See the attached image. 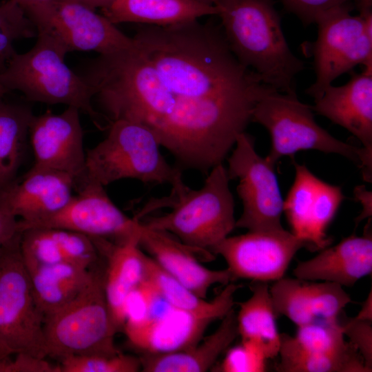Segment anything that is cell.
<instances>
[{
    "mask_svg": "<svg viewBox=\"0 0 372 372\" xmlns=\"http://www.w3.org/2000/svg\"><path fill=\"white\" fill-rule=\"evenodd\" d=\"M294 181L283 200V212L291 232L304 240L312 251L329 246L327 234L344 198L342 188L313 174L304 164L293 162Z\"/></svg>",
    "mask_w": 372,
    "mask_h": 372,
    "instance_id": "5bb4252c",
    "label": "cell"
},
{
    "mask_svg": "<svg viewBox=\"0 0 372 372\" xmlns=\"http://www.w3.org/2000/svg\"><path fill=\"white\" fill-rule=\"evenodd\" d=\"M74 187L70 175L33 165L0 192V209L21 223L34 222L65 205Z\"/></svg>",
    "mask_w": 372,
    "mask_h": 372,
    "instance_id": "2e32d148",
    "label": "cell"
},
{
    "mask_svg": "<svg viewBox=\"0 0 372 372\" xmlns=\"http://www.w3.org/2000/svg\"><path fill=\"white\" fill-rule=\"evenodd\" d=\"M217 316L171 307L161 315L123 331L130 344L142 355H158L183 351L194 346L203 338Z\"/></svg>",
    "mask_w": 372,
    "mask_h": 372,
    "instance_id": "d6986e66",
    "label": "cell"
},
{
    "mask_svg": "<svg viewBox=\"0 0 372 372\" xmlns=\"http://www.w3.org/2000/svg\"><path fill=\"white\" fill-rule=\"evenodd\" d=\"M95 267L65 262L26 269L37 305L44 318L65 306L87 286Z\"/></svg>",
    "mask_w": 372,
    "mask_h": 372,
    "instance_id": "484cf974",
    "label": "cell"
},
{
    "mask_svg": "<svg viewBox=\"0 0 372 372\" xmlns=\"http://www.w3.org/2000/svg\"><path fill=\"white\" fill-rule=\"evenodd\" d=\"M198 1L205 4L213 5V6H215V3L216 2V0H198Z\"/></svg>",
    "mask_w": 372,
    "mask_h": 372,
    "instance_id": "bcb514c9",
    "label": "cell"
},
{
    "mask_svg": "<svg viewBox=\"0 0 372 372\" xmlns=\"http://www.w3.org/2000/svg\"><path fill=\"white\" fill-rule=\"evenodd\" d=\"M294 338L304 350L318 354H331L347 349L342 327L338 320H318L298 327Z\"/></svg>",
    "mask_w": 372,
    "mask_h": 372,
    "instance_id": "4dcf8cb0",
    "label": "cell"
},
{
    "mask_svg": "<svg viewBox=\"0 0 372 372\" xmlns=\"http://www.w3.org/2000/svg\"><path fill=\"white\" fill-rule=\"evenodd\" d=\"M239 335L236 314L231 309L219 327L194 346L170 353L142 355L139 358L144 372H204L212 369L220 355Z\"/></svg>",
    "mask_w": 372,
    "mask_h": 372,
    "instance_id": "cb8c5ba5",
    "label": "cell"
},
{
    "mask_svg": "<svg viewBox=\"0 0 372 372\" xmlns=\"http://www.w3.org/2000/svg\"><path fill=\"white\" fill-rule=\"evenodd\" d=\"M307 244L285 229L227 236L211 253L221 256L234 280L276 282L284 277L296 254Z\"/></svg>",
    "mask_w": 372,
    "mask_h": 372,
    "instance_id": "4fadbf2b",
    "label": "cell"
},
{
    "mask_svg": "<svg viewBox=\"0 0 372 372\" xmlns=\"http://www.w3.org/2000/svg\"><path fill=\"white\" fill-rule=\"evenodd\" d=\"M19 5L21 6L22 8L34 4L45 3H49L56 0H14Z\"/></svg>",
    "mask_w": 372,
    "mask_h": 372,
    "instance_id": "7bdbcfd3",
    "label": "cell"
},
{
    "mask_svg": "<svg viewBox=\"0 0 372 372\" xmlns=\"http://www.w3.org/2000/svg\"><path fill=\"white\" fill-rule=\"evenodd\" d=\"M371 0L332 8L316 21L318 37L309 45L316 81L305 93L314 100L340 75L363 65L372 74Z\"/></svg>",
    "mask_w": 372,
    "mask_h": 372,
    "instance_id": "52a82bcc",
    "label": "cell"
},
{
    "mask_svg": "<svg viewBox=\"0 0 372 372\" xmlns=\"http://www.w3.org/2000/svg\"><path fill=\"white\" fill-rule=\"evenodd\" d=\"M19 233L0 255V358L27 354L47 358L44 317L32 289L19 249Z\"/></svg>",
    "mask_w": 372,
    "mask_h": 372,
    "instance_id": "9c48e42d",
    "label": "cell"
},
{
    "mask_svg": "<svg viewBox=\"0 0 372 372\" xmlns=\"http://www.w3.org/2000/svg\"><path fill=\"white\" fill-rule=\"evenodd\" d=\"M132 38L172 99L161 146L182 168L207 174L251 122L257 102L276 90L237 59L216 22L143 25Z\"/></svg>",
    "mask_w": 372,
    "mask_h": 372,
    "instance_id": "6da1fadb",
    "label": "cell"
},
{
    "mask_svg": "<svg viewBox=\"0 0 372 372\" xmlns=\"http://www.w3.org/2000/svg\"><path fill=\"white\" fill-rule=\"evenodd\" d=\"M37 35L34 23L15 1L6 0L0 4V61L7 62L16 52L15 41Z\"/></svg>",
    "mask_w": 372,
    "mask_h": 372,
    "instance_id": "1f68e13d",
    "label": "cell"
},
{
    "mask_svg": "<svg viewBox=\"0 0 372 372\" xmlns=\"http://www.w3.org/2000/svg\"><path fill=\"white\" fill-rule=\"evenodd\" d=\"M10 360H5L0 358V372H8V365Z\"/></svg>",
    "mask_w": 372,
    "mask_h": 372,
    "instance_id": "f6af8a7d",
    "label": "cell"
},
{
    "mask_svg": "<svg viewBox=\"0 0 372 372\" xmlns=\"http://www.w3.org/2000/svg\"><path fill=\"white\" fill-rule=\"evenodd\" d=\"M285 9L296 15L304 26L316 23L328 10L359 0H279Z\"/></svg>",
    "mask_w": 372,
    "mask_h": 372,
    "instance_id": "d590c367",
    "label": "cell"
},
{
    "mask_svg": "<svg viewBox=\"0 0 372 372\" xmlns=\"http://www.w3.org/2000/svg\"><path fill=\"white\" fill-rule=\"evenodd\" d=\"M313 112L296 93L273 90L257 102L251 122L262 125L270 135L267 160L275 165L282 157L307 149L336 154L358 165L364 180L371 181L372 153L333 136L317 123Z\"/></svg>",
    "mask_w": 372,
    "mask_h": 372,
    "instance_id": "8992f818",
    "label": "cell"
},
{
    "mask_svg": "<svg viewBox=\"0 0 372 372\" xmlns=\"http://www.w3.org/2000/svg\"><path fill=\"white\" fill-rule=\"evenodd\" d=\"M98 265L87 286L65 306L44 318L48 357L59 360L72 355L121 352L115 346L118 331L104 291V266Z\"/></svg>",
    "mask_w": 372,
    "mask_h": 372,
    "instance_id": "ba28073f",
    "label": "cell"
},
{
    "mask_svg": "<svg viewBox=\"0 0 372 372\" xmlns=\"http://www.w3.org/2000/svg\"><path fill=\"white\" fill-rule=\"evenodd\" d=\"M102 10L115 25L132 22L156 26L182 23L219 12L216 6L198 0H113Z\"/></svg>",
    "mask_w": 372,
    "mask_h": 372,
    "instance_id": "d4e9b609",
    "label": "cell"
},
{
    "mask_svg": "<svg viewBox=\"0 0 372 372\" xmlns=\"http://www.w3.org/2000/svg\"><path fill=\"white\" fill-rule=\"evenodd\" d=\"M32 116L28 107L0 103V192L17 178Z\"/></svg>",
    "mask_w": 372,
    "mask_h": 372,
    "instance_id": "f546056e",
    "label": "cell"
},
{
    "mask_svg": "<svg viewBox=\"0 0 372 372\" xmlns=\"http://www.w3.org/2000/svg\"><path fill=\"white\" fill-rule=\"evenodd\" d=\"M86 6L93 10L101 8L104 10L108 8L113 0H70Z\"/></svg>",
    "mask_w": 372,
    "mask_h": 372,
    "instance_id": "b9f144b4",
    "label": "cell"
},
{
    "mask_svg": "<svg viewBox=\"0 0 372 372\" xmlns=\"http://www.w3.org/2000/svg\"><path fill=\"white\" fill-rule=\"evenodd\" d=\"M360 320H364L372 322V298L371 291L366 300L362 302L360 310L355 317Z\"/></svg>",
    "mask_w": 372,
    "mask_h": 372,
    "instance_id": "60d3db41",
    "label": "cell"
},
{
    "mask_svg": "<svg viewBox=\"0 0 372 372\" xmlns=\"http://www.w3.org/2000/svg\"><path fill=\"white\" fill-rule=\"evenodd\" d=\"M314 103V112L346 129L372 153V74L353 73L344 85L329 86Z\"/></svg>",
    "mask_w": 372,
    "mask_h": 372,
    "instance_id": "44dd1931",
    "label": "cell"
},
{
    "mask_svg": "<svg viewBox=\"0 0 372 372\" xmlns=\"http://www.w3.org/2000/svg\"><path fill=\"white\" fill-rule=\"evenodd\" d=\"M10 360L8 372H61L59 364H52L46 358L27 354H17Z\"/></svg>",
    "mask_w": 372,
    "mask_h": 372,
    "instance_id": "74e56055",
    "label": "cell"
},
{
    "mask_svg": "<svg viewBox=\"0 0 372 372\" xmlns=\"http://www.w3.org/2000/svg\"><path fill=\"white\" fill-rule=\"evenodd\" d=\"M371 225L362 236L352 234L333 246H328L314 257L300 261L293 271L296 278L324 281L352 287L372 271Z\"/></svg>",
    "mask_w": 372,
    "mask_h": 372,
    "instance_id": "ffe728a7",
    "label": "cell"
},
{
    "mask_svg": "<svg viewBox=\"0 0 372 372\" xmlns=\"http://www.w3.org/2000/svg\"><path fill=\"white\" fill-rule=\"evenodd\" d=\"M37 41L29 51L15 52L0 74L6 90H19L30 101L73 106L88 114L101 129V115L94 110V88L65 63L68 52L51 34L37 31Z\"/></svg>",
    "mask_w": 372,
    "mask_h": 372,
    "instance_id": "277c9868",
    "label": "cell"
},
{
    "mask_svg": "<svg viewBox=\"0 0 372 372\" xmlns=\"http://www.w3.org/2000/svg\"><path fill=\"white\" fill-rule=\"evenodd\" d=\"M355 196L362 205V211L355 219L356 223H359L364 219L371 217V192L361 185L355 189Z\"/></svg>",
    "mask_w": 372,
    "mask_h": 372,
    "instance_id": "ab89813d",
    "label": "cell"
},
{
    "mask_svg": "<svg viewBox=\"0 0 372 372\" xmlns=\"http://www.w3.org/2000/svg\"><path fill=\"white\" fill-rule=\"evenodd\" d=\"M234 146L227 171L229 180H238L237 192L242 203L236 227L249 231L284 229L283 199L275 165L258 154L253 138L245 132L237 136Z\"/></svg>",
    "mask_w": 372,
    "mask_h": 372,
    "instance_id": "30bf717a",
    "label": "cell"
},
{
    "mask_svg": "<svg viewBox=\"0 0 372 372\" xmlns=\"http://www.w3.org/2000/svg\"><path fill=\"white\" fill-rule=\"evenodd\" d=\"M61 372H137L139 358L121 352L114 355H72L59 360Z\"/></svg>",
    "mask_w": 372,
    "mask_h": 372,
    "instance_id": "d6a6232c",
    "label": "cell"
},
{
    "mask_svg": "<svg viewBox=\"0 0 372 372\" xmlns=\"http://www.w3.org/2000/svg\"><path fill=\"white\" fill-rule=\"evenodd\" d=\"M18 219L0 209V248L10 242L19 233Z\"/></svg>",
    "mask_w": 372,
    "mask_h": 372,
    "instance_id": "f35d334b",
    "label": "cell"
},
{
    "mask_svg": "<svg viewBox=\"0 0 372 372\" xmlns=\"http://www.w3.org/2000/svg\"><path fill=\"white\" fill-rule=\"evenodd\" d=\"M79 111L68 106L61 114L33 115L28 130L34 166L66 173L75 185L84 175L86 157Z\"/></svg>",
    "mask_w": 372,
    "mask_h": 372,
    "instance_id": "9a60e30c",
    "label": "cell"
},
{
    "mask_svg": "<svg viewBox=\"0 0 372 372\" xmlns=\"http://www.w3.org/2000/svg\"><path fill=\"white\" fill-rule=\"evenodd\" d=\"M19 249L27 269L65 262L92 268L101 259L90 237L59 228L37 227L22 231Z\"/></svg>",
    "mask_w": 372,
    "mask_h": 372,
    "instance_id": "603a6c76",
    "label": "cell"
},
{
    "mask_svg": "<svg viewBox=\"0 0 372 372\" xmlns=\"http://www.w3.org/2000/svg\"><path fill=\"white\" fill-rule=\"evenodd\" d=\"M340 322L344 336L362 357L369 372L372 371V322L349 318Z\"/></svg>",
    "mask_w": 372,
    "mask_h": 372,
    "instance_id": "8d00e7d4",
    "label": "cell"
},
{
    "mask_svg": "<svg viewBox=\"0 0 372 372\" xmlns=\"http://www.w3.org/2000/svg\"><path fill=\"white\" fill-rule=\"evenodd\" d=\"M275 313L296 327L318 320H335L352 302L343 287L324 281L282 278L269 287Z\"/></svg>",
    "mask_w": 372,
    "mask_h": 372,
    "instance_id": "e0dca14e",
    "label": "cell"
},
{
    "mask_svg": "<svg viewBox=\"0 0 372 372\" xmlns=\"http://www.w3.org/2000/svg\"><path fill=\"white\" fill-rule=\"evenodd\" d=\"M279 372H369L358 350L350 343L344 350L318 354L303 349L294 336L280 334Z\"/></svg>",
    "mask_w": 372,
    "mask_h": 372,
    "instance_id": "f1b7e54d",
    "label": "cell"
},
{
    "mask_svg": "<svg viewBox=\"0 0 372 372\" xmlns=\"http://www.w3.org/2000/svg\"><path fill=\"white\" fill-rule=\"evenodd\" d=\"M145 278L172 307L188 311L210 314L222 320L234 305V294L240 287L230 282L210 301L198 297L164 271L149 256L145 255Z\"/></svg>",
    "mask_w": 372,
    "mask_h": 372,
    "instance_id": "83f0119b",
    "label": "cell"
},
{
    "mask_svg": "<svg viewBox=\"0 0 372 372\" xmlns=\"http://www.w3.org/2000/svg\"><path fill=\"white\" fill-rule=\"evenodd\" d=\"M251 290L250 298L239 303L236 314L238 334L241 340L256 344L267 360L273 359L278 355L280 334L269 287L266 282H253Z\"/></svg>",
    "mask_w": 372,
    "mask_h": 372,
    "instance_id": "4316f807",
    "label": "cell"
},
{
    "mask_svg": "<svg viewBox=\"0 0 372 372\" xmlns=\"http://www.w3.org/2000/svg\"><path fill=\"white\" fill-rule=\"evenodd\" d=\"M1 248H0V255H1Z\"/></svg>",
    "mask_w": 372,
    "mask_h": 372,
    "instance_id": "7dc6e473",
    "label": "cell"
},
{
    "mask_svg": "<svg viewBox=\"0 0 372 372\" xmlns=\"http://www.w3.org/2000/svg\"><path fill=\"white\" fill-rule=\"evenodd\" d=\"M158 292L147 279L137 285L126 298L124 305V325L135 324L149 318Z\"/></svg>",
    "mask_w": 372,
    "mask_h": 372,
    "instance_id": "e575fe53",
    "label": "cell"
},
{
    "mask_svg": "<svg viewBox=\"0 0 372 372\" xmlns=\"http://www.w3.org/2000/svg\"><path fill=\"white\" fill-rule=\"evenodd\" d=\"M134 237L117 244L104 238H91L104 260V291L113 323L123 331L127 296L144 279L145 255Z\"/></svg>",
    "mask_w": 372,
    "mask_h": 372,
    "instance_id": "7402d4cb",
    "label": "cell"
},
{
    "mask_svg": "<svg viewBox=\"0 0 372 372\" xmlns=\"http://www.w3.org/2000/svg\"><path fill=\"white\" fill-rule=\"evenodd\" d=\"M267 358L254 343L241 340V342L227 351L224 359L212 368L220 372H262L266 371Z\"/></svg>",
    "mask_w": 372,
    "mask_h": 372,
    "instance_id": "836d02e7",
    "label": "cell"
},
{
    "mask_svg": "<svg viewBox=\"0 0 372 372\" xmlns=\"http://www.w3.org/2000/svg\"><path fill=\"white\" fill-rule=\"evenodd\" d=\"M229 180L227 168L220 163L207 173L200 188L191 189L183 181L172 187L169 196L150 203L142 210L147 214L169 207V213L140 221L149 229L176 236L190 247L211 253L236 228Z\"/></svg>",
    "mask_w": 372,
    "mask_h": 372,
    "instance_id": "3957f363",
    "label": "cell"
},
{
    "mask_svg": "<svg viewBox=\"0 0 372 372\" xmlns=\"http://www.w3.org/2000/svg\"><path fill=\"white\" fill-rule=\"evenodd\" d=\"M161 145L146 126L127 120L112 121L107 136L86 152L82 180L105 187L131 178L145 184H170L183 181L182 169L170 165Z\"/></svg>",
    "mask_w": 372,
    "mask_h": 372,
    "instance_id": "5b68a950",
    "label": "cell"
},
{
    "mask_svg": "<svg viewBox=\"0 0 372 372\" xmlns=\"http://www.w3.org/2000/svg\"><path fill=\"white\" fill-rule=\"evenodd\" d=\"M105 187L82 180L74 187L77 194L59 211L34 222L18 221L19 231L37 227L67 229L120 244L140 237V220L125 215L110 199Z\"/></svg>",
    "mask_w": 372,
    "mask_h": 372,
    "instance_id": "7c38bea8",
    "label": "cell"
},
{
    "mask_svg": "<svg viewBox=\"0 0 372 372\" xmlns=\"http://www.w3.org/2000/svg\"><path fill=\"white\" fill-rule=\"evenodd\" d=\"M6 64V62L3 61H0V74L2 72V70H3V68H5ZM6 92H8V91L3 86V85L1 84V83L0 81V103L3 101L2 98H3V95Z\"/></svg>",
    "mask_w": 372,
    "mask_h": 372,
    "instance_id": "ee69618b",
    "label": "cell"
},
{
    "mask_svg": "<svg viewBox=\"0 0 372 372\" xmlns=\"http://www.w3.org/2000/svg\"><path fill=\"white\" fill-rule=\"evenodd\" d=\"M139 245L164 271L203 299L213 285L234 282L227 268L214 270L200 263L199 256L213 259L212 253L190 247L167 232L142 224Z\"/></svg>",
    "mask_w": 372,
    "mask_h": 372,
    "instance_id": "ac0fdd59",
    "label": "cell"
},
{
    "mask_svg": "<svg viewBox=\"0 0 372 372\" xmlns=\"http://www.w3.org/2000/svg\"><path fill=\"white\" fill-rule=\"evenodd\" d=\"M37 31L59 40L68 52L94 51L101 54L131 47L133 39L123 33L104 15L70 0H56L23 8Z\"/></svg>",
    "mask_w": 372,
    "mask_h": 372,
    "instance_id": "8fae6325",
    "label": "cell"
},
{
    "mask_svg": "<svg viewBox=\"0 0 372 372\" xmlns=\"http://www.w3.org/2000/svg\"><path fill=\"white\" fill-rule=\"evenodd\" d=\"M217 16L237 59L279 92H296L304 62L291 50L273 0H216Z\"/></svg>",
    "mask_w": 372,
    "mask_h": 372,
    "instance_id": "7a4b0ae2",
    "label": "cell"
}]
</instances>
